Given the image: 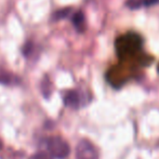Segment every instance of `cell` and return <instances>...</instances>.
I'll list each match as a JSON object with an SVG mask.
<instances>
[{"label": "cell", "mask_w": 159, "mask_h": 159, "mask_svg": "<svg viewBox=\"0 0 159 159\" xmlns=\"http://www.w3.org/2000/svg\"><path fill=\"white\" fill-rule=\"evenodd\" d=\"M76 159H98V152L90 141L81 140L78 143Z\"/></svg>", "instance_id": "3957f363"}, {"label": "cell", "mask_w": 159, "mask_h": 159, "mask_svg": "<svg viewBox=\"0 0 159 159\" xmlns=\"http://www.w3.org/2000/svg\"><path fill=\"white\" fill-rule=\"evenodd\" d=\"M84 95L79 90H70L64 95V104L70 108H79L84 105Z\"/></svg>", "instance_id": "277c9868"}, {"label": "cell", "mask_w": 159, "mask_h": 159, "mask_svg": "<svg viewBox=\"0 0 159 159\" xmlns=\"http://www.w3.org/2000/svg\"><path fill=\"white\" fill-rule=\"evenodd\" d=\"M1 146H2V145H1V141H0V148H1Z\"/></svg>", "instance_id": "30bf717a"}, {"label": "cell", "mask_w": 159, "mask_h": 159, "mask_svg": "<svg viewBox=\"0 0 159 159\" xmlns=\"http://www.w3.org/2000/svg\"><path fill=\"white\" fill-rule=\"evenodd\" d=\"M143 39L140 35L134 33H129L116 40V51L119 57H129L138 53L142 49Z\"/></svg>", "instance_id": "6da1fadb"}, {"label": "cell", "mask_w": 159, "mask_h": 159, "mask_svg": "<svg viewBox=\"0 0 159 159\" xmlns=\"http://www.w3.org/2000/svg\"><path fill=\"white\" fill-rule=\"evenodd\" d=\"M47 148L52 157L57 159H64L69 155V145L60 136H52L47 141Z\"/></svg>", "instance_id": "7a4b0ae2"}, {"label": "cell", "mask_w": 159, "mask_h": 159, "mask_svg": "<svg viewBox=\"0 0 159 159\" xmlns=\"http://www.w3.org/2000/svg\"><path fill=\"white\" fill-rule=\"evenodd\" d=\"M71 22H73L74 27L76 28V30L79 33H82L84 30V14L81 11H77L71 15Z\"/></svg>", "instance_id": "8992f818"}, {"label": "cell", "mask_w": 159, "mask_h": 159, "mask_svg": "<svg viewBox=\"0 0 159 159\" xmlns=\"http://www.w3.org/2000/svg\"><path fill=\"white\" fill-rule=\"evenodd\" d=\"M157 3H159V0H128L127 7L132 10H138L140 8H147Z\"/></svg>", "instance_id": "5b68a950"}, {"label": "cell", "mask_w": 159, "mask_h": 159, "mask_svg": "<svg viewBox=\"0 0 159 159\" xmlns=\"http://www.w3.org/2000/svg\"><path fill=\"white\" fill-rule=\"evenodd\" d=\"M30 159H52V156L47 153H37L33 155Z\"/></svg>", "instance_id": "9c48e42d"}, {"label": "cell", "mask_w": 159, "mask_h": 159, "mask_svg": "<svg viewBox=\"0 0 159 159\" xmlns=\"http://www.w3.org/2000/svg\"><path fill=\"white\" fill-rule=\"evenodd\" d=\"M158 70H159V67H158Z\"/></svg>", "instance_id": "8fae6325"}, {"label": "cell", "mask_w": 159, "mask_h": 159, "mask_svg": "<svg viewBox=\"0 0 159 159\" xmlns=\"http://www.w3.org/2000/svg\"><path fill=\"white\" fill-rule=\"evenodd\" d=\"M34 48H35L34 43H32V42H27L23 48V55H25L26 57H28L30 55H32L33 52H34Z\"/></svg>", "instance_id": "ba28073f"}, {"label": "cell", "mask_w": 159, "mask_h": 159, "mask_svg": "<svg viewBox=\"0 0 159 159\" xmlns=\"http://www.w3.org/2000/svg\"><path fill=\"white\" fill-rule=\"evenodd\" d=\"M71 12V9L70 8H66V9H62V10H59L52 15V19L54 21H57V20H63L66 19Z\"/></svg>", "instance_id": "52a82bcc"}]
</instances>
